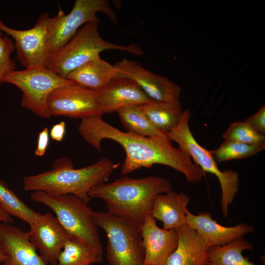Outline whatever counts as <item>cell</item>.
I'll list each match as a JSON object with an SVG mask.
<instances>
[{"label": "cell", "instance_id": "cell-1", "mask_svg": "<svg viewBox=\"0 0 265 265\" xmlns=\"http://www.w3.org/2000/svg\"><path fill=\"white\" fill-rule=\"evenodd\" d=\"M102 116L95 115L81 118L79 133L100 153L104 139L112 140L121 145L126 155L121 169L122 175L159 164L182 173L189 183L199 182L204 177L205 172L187 153L173 146L167 135L148 137L129 131L124 132L105 122Z\"/></svg>", "mask_w": 265, "mask_h": 265}, {"label": "cell", "instance_id": "cell-2", "mask_svg": "<svg viewBox=\"0 0 265 265\" xmlns=\"http://www.w3.org/2000/svg\"><path fill=\"white\" fill-rule=\"evenodd\" d=\"M172 190L169 181L161 177L132 178L124 176L93 187L88 196L103 200L109 213L128 219L141 227L151 213L154 198Z\"/></svg>", "mask_w": 265, "mask_h": 265}, {"label": "cell", "instance_id": "cell-3", "mask_svg": "<svg viewBox=\"0 0 265 265\" xmlns=\"http://www.w3.org/2000/svg\"><path fill=\"white\" fill-rule=\"evenodd\" d=\"M117 165L103 158L86 166L75 169L67 158L58 159L51 170L25 176L23 189L26 191H42L53 194H71L86 203L91 200L89 191L106 183Z\"/></svg>", "mask_w": 265, "mask_h": 265}, {"label": "cell", "instance_id": "cell-4", "mask_svg": "<svg viewBox=\"0 0 265 265\" xmlns=\"http://www.w3.org/2000/svg\"><path fill=\"white\" fill-rule=\"evenodd\" d=\"M98 25L91 22L82 26L64 46L50 55L47 68L66 79L71 72L104 51L118 50L143 55V51L135 43L124 45L105 40L99 34Z\"/></svg>", "mask_w": 265, "mask_h": 265}, {"label": "cell", "instance_id": "cell-5", "mask_svg": "<svg viewBox=\"0 0 265 265\" xmlns=\"http://www.w3.org/2000/svg\"><path fill=\"white\" fill-rule=\"evenodd\" d=\"M30 200L43 204L55 213L71 238L78 239L103 252L92 210L87 203L71 194H53L42 191L31 193Z\"/></svg>", "mask_w": 265, "mask_h": 265}, {"label": "cell", "instance_id": "cell-6", "mask_svg": "<svg viewBox=\"0 0 265 265\" xmlns=\"http://www.w3.org/2000/svg\"><path fill=\"white\" fill-rule=\"evenodd\" d=\"M91 217L106 234L109 265H143L145 252L141 227L107 212L93 211Z\"/></svg>", "mask_w": 265, "mask_h": 265}, {"label": "cell", "instance_id": "cell-7", "mask_svg": "<svg viewBox=\"0 0 265 265\" xmlns=\"http://www.w3.org/2000/svg\"><path fill=\"white\" fill-rule=\"evenodd\" d=\"M190 117L189 109L183 110L177 124L167 135L171 141L178 143L179 148L193 159L194 163L204 172L217 177L221 188V212L223 215L227 217L229 206L239 189V174L233 170L221 171L219 169L211 151L200 145L194 137L189 125Z\"/></svg>", "mask_w": 265, "mask_h": 265}, {"label": "cell", "instance_id": "cell-8", "mask_svg": "<svg viewBox=\"0 0 265 265\" xmlns=\"http://www.w3.org/2000/svg\"><path fill=\"white\" fill-rule=\"evenodd\" d=\"M2 83H9L23 92L21 105L39 117L49 119L47 100L55 88L75 83L61 77L47 67H31L13 71L5 75Z\"/></svg>", "mask_w": 265, "mask_h": 265}, {"label": "cell", "instance_id": "cell-9", "mask_svg": "<svg viewBox=\"0 0 265 265\" xmlns=\"http://www.w3.org/2000/svg\"><path fill=\"white\" fill-rule=\"evenodd\" d=\"M98 12L106 14L111 22L117 24V16L106 0H76L67 14L60 9L50 17L49 25V50L50 55L64 46L84 25L100 23Z\"/></svg>", "mask_w": 265, "mask_h": 265}, {"label": "cell", "instance_id": "cell-10", "mask_svg": "<svg viewBox=\"0 0 265 265\" xmlns=\"http://www.w3.org/2000/svg\"><path fill=\"white\" fill-rule=\"evenodd\" d=\"M50 15L41 14L34 26L18 30L6 26L0 19V31L15 41L16 59L25 68L47 67L50 53L49 50Z\"/></svg>", "mask_w": 265, "mask_h": 265}, {"label": "cell", "instance_id": "cell-11", "mask_svg": "<svg viewBox=\"0 0 265 265\" xmlns=\"http://www.w3.org/2000/svg\"><path fill=\"white\" fill-rule=\"evenodd\" d=\"M98 95L99 92L76 83L57 87L48 97L49 112L51 116H64L72 118L102 115Z\"/></svg>", "mask_w": 265, "mask_h": 265}, {"label": "cell", "instance_id": "cell-12", "mask_svg": "<svg viewBox=\"0 0 265 265\" xmlns=\"http://www.w3.org/2000/svg\"><path fill=\"white\" fill-rule=\"evenodd\" d=\"M114 66L116 77L134 80L151 99L161 102L180 101L181 88L169 79L154 73L133 60L123 58Z\"/></svg>", "mask_w": 265, "mask_h": 265}, {"label": "cell", "instance_id": "cell-13", "mask_svg": "<svg viewBox=\"0 0 265 265\" xmlns=\"http://www.w3.org/2000/svg\"><path fill=\"white\" fill-rule=\"evenodd\" d=\"M30 241L47 265H57L58 256L69 235L56 217L50 212L40 214L29 225Z\"/></svg>", "mask_w": 265, "mask_h": 265}, {"label": "cell", "instance_id": "cell-14", "mask_svg": "<svg viewBox=\"0 0 265 265\" xmlns=\"http://www.w3.org/2000/svg\"><path fill=\"white\" fill-rule=\"evenodd\" d=\"M141 232L145 252L143 265H165L178 244L176 230L159 227L150 213L141 226Z\"/></svg>", "mask_w": 265, "mask_h": 265}, {"label": "cell", "instance_id": "cell-15", "mask_svg": "<svg viewBox=\"0 0 265 265\" xmlns=\"http://www.w3.org/2000/svg\"><path fill=\"white\" fill-rule=\"evenodd\" d=\"M0 245L6 257L0 265H47L25 232L11 223L0 222Z\"/></svg>", "mask_w": 265, "mask_h": 265}, {"label": "cell", "instance_id": "cell-16", "mask_svg": "<svg viewBox=\"0 0 265 265\" xmlns=\"http://www.w3.org/2000/svg\"><path fill=\"white\" fill-rule=\"evenodd\" d=\"M98 99L103 114L127 107L141 106L153 100L134 80L124 77L112 80L99 92Z\"/></svg>", "mask_w": 265, "mask_h": 265}, {"label": "cell", "instance_id": "cell-17", "mask_svg": "<svg viewBox=\"0 0 265 265\" xmlns=\"http://www.w3.org/2000/svg\"><path fill=\"white\" fill-rule=\"evenodd\" d=\"M186 223L194 229L209 248L224 245L254 231L252 226L241 223L231 227L221 225L212 218L208 212L194 214L187 211Z\"/></svg>", "mask_w": 265, "mask_h": 265}, {"label": "cell", "instance_id": "cell-18", "mask_svg": "<svg viewBox=\"0 0 265 265\" xmlns=\"http://www.w3.org/2000/svg\"><path fill=\"white\" fill-rule=\"evenodd\" d=\"M176 230L178 244L165 265H206L210 248L196 231L187 223Z\"/></svg>", "mask_w": 265, "mask_h": 265}, {"label": "cell", "instance_id": "cell-19", "mask_svg": "<svg viewBox=\"0 0 265 265\" xmlns=\"http://www.w3.org/2000/svg\"><path fill=\"white\" fill-rule=\"evenodd\" d=\"M189 196L174 191L157 195L153 202L151 214L163 223V228L177 229L186 224L187 207Z\"/></svg>", "mask_w": 265, "mask_h": 265}, {"label": "cell", "instance_id": "cell-20", "mask_svg": "<svg viewBox=\"0 0 265 265\" xmlns=\"http://www.w3.org/2000/svg\"><path fill=\"white\" fill-rule=\"evenodd\" d=\"M116 74L114 65L99 55L71 72L66 79L83 87L100 92L116 77Z\"/></svg>", "mask_w": 265, "mask_h": 265}, {"label": "cell", "instance_id": "cell-21", "mask_svg": "<svg viewBox=\"0 0 265 265\" xmlns=\"http://www.w3.org/2000/svg\"><path fill=\"white\" fill-rule=\"evenodd\" d=\"M140 107L151 124L165 134L170 132L177 124L183 111L180 101L153 100Z\"/></svg>", "mask_w": 265, "mask_h": 265}, {"label": "cell", "instance_id": "cell-22", "mask_svg": "<svg viewBox=\"0 0 265 265\" xmlns=\"http://www.w3.org/2000/svg\"><path fill=\"white\" fill-rule=\"evenodd\" d=\"M254 246L243 237L237 238L221 246L210 247L206 265H255L243 257L242 252L253 250Z\"/></svg>", "mask_w": 265, "mask_h": 265}, {"label": "cell", "instance_id": "cell-23", "mask_svg": "<svg viewBox=\"0 0 265 265\" xmlns=\"http://www.w3.org/2000/svg\"><path fill=\"white\" fill-rule=\"evenodd\" d=\"M103 252L78 239L69 238L58 258L57 265H88L103 261Z\"/></svg>", "mask_w": 265, "mask_h": 265}, {"label": "cell", "instance_id": "cell-24", "mask_svg": "<svg viewBox=\"0 0 265 265\" xmlns=\"http://www.w3.org/2000/svg\"><path fill=\"white\" fill-rule=\"evenodd\" d=\"M117 112L121 123L127 131L148 137L167 135L161 132L151 124L140 106L125 107Z\"/></svg>", "mask_w": 265, "mask_h": 265}, {"label": "cell", "instance_id": "cell-25", "mask_svg": "<svg viewBox=\"0 0 265 265\" xmlns=\"http://www.w3.org/2000/svg\"><path fill=\"white\" fill-rule=\"evenodd\" d=\"M0 206L11 216H15L27 223L33 224L40 215L37 212L27 206L0 180Z\"/></svg>", "mask_w": 265, "mask_h": 265}, {"label": "cell", "instance_id": "cell-26", "mask_svg": "<svg viewBox=\"0 0 265 265\" xmlns=\"http://www.w3.org/2000/svg\"><path fill=\"white\" fill-rule=\"evenodd\" d=\"M265 146L246 144L233 140H224L217 149L211 151L216 162L246 158L265 149Z\"/></svg>", "mask_w": 265, "mask_h": 265}, {"label": "cell", "instance_id": "cell-27", "mask_svg": "<svg viewBox=\"0 0 265 265\" xmlns=\"http://www.w3.org/2000/svg\"><path fill=\"white\" fill-rule=\"evenodd\" d=\"M224 140H233L249 145L265 146V136L254 131L244 121L232 123L223 134Z\"/></svg>", "mask_w": 265, "mask_h": 265}, {"label": "cell", "instance_id": "cell-28", "mask_svg": "<svg viewBox=\"0 0 265 265\" xmlns=\"http://www.w3.org/2000/svg\"><path fill=\"white\" fill-rule=\"evenodd\" d=\"M15 50L13 40L0 31V85L3 78L16 68V63L10 57Z\"/></svg>", "mask_w": 265, "mask_h": 265}, {"label": "cell", "instance_id": "cell-29", "mask_svg": "<svg viewBox=\"0 0 265 265\" xmlns=\"http://www.w3.org/2000/svg\"><path fill=\"white\" fill-rule=\"evenodd\" d=\"M258 133H265V106H263L253 115L244 121Z\"/></svg>", "mask_w": 265, "mask_h": 265}, {"label": "cell", "instance_id": "cell-30", "mask_svg": "<svg viewBox=\"0 0 265 265\" xmlns=\"http://www.w3.org/2000/svg\"><path fill=\"white\" fill-rule=\"evenodd\" d=\"M49 144V132L47 128H44L39 133L37 145L34 154L38 157L45 155Z\"/></svg>", "mask_w": 265, "mask_h": 265}, {"label": "cell", "instance_id": "cell-31", "mask_svg": "<svg viewBox=\"0 0 265 265\" xmlns=\"http://www.w3.org/2000/svg\"><path fill=\"white\" fill-rule=\"evenodd\" d=\"M66 132V124L61 121L53 126L50 130L51 138L56 141H61L64 138Z\"/></svg>", "mask_w": 265, "mask_h": 265}, {"label": "cell", "instance_id": "cell-32", "mask_svg": "<svg viewBox=\"0 0 265 265\" xmlns=\"http://www.w3.org/2000/svg\"><path fill=\"white\" fill-rule=\"evenodd\" d=\"M14 221L12 217L9 215L0 206V222L12 223Z\"/></svg>", "mask_w": 265, "mask_h": 265}, {"label": "cell", "instance_id": "cell-33", "mask_svg": "<svg viewBox=\"0 0 265 265\" xmlns=\"http://www.w3.org/2000/svg\"><path fill=\"white\" fill-rule=\"evenodd\" d=\"M5 259L6 257L2 250L0 245V265L5 261Z\"/></svg>", "mask_w": 265, "mask_h": 265}, {"label": "cell", "instance_id": "cell-34", "mask_svg": "<svg viewBox=\"0 0 265 265\" xmlns=\"http://www.w3.org/2000/svg\"></svg>", "mask_w": 265, "mask_h": 265}]
</instances>
